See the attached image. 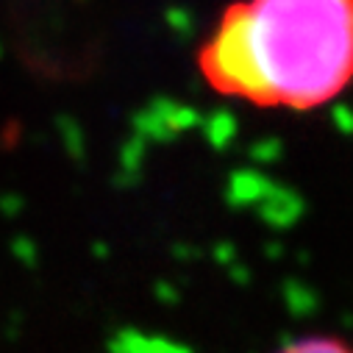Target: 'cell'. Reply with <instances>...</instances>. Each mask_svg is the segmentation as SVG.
I'll return each mask as SVG.
<instances>
[{
	"label": "cell",
	"mask_w": 353,
	"mask_h": 353,
	"mask_svg": "<svg viewBox=\"0 0 353 353\" xmlns=\"http://www.w3.org/2000/svg\"><path fill=\"white\" fill-rule=\"evenodd\" d=\"M276 353H353V345L334 334H306L284 342Z\"/></svg>",
	"instance_id": "cell-2"
},
{
	"label": "cell",
	"mask_w": 353,
	"mask_h": 353,
	"mask_svg": "<svg viewBox=\"0 0 353 353\" xmlns=\"http://www.w3.org/2000/svg\"><path fill=\"white\" fill-rule=\"evenodd\" d=\"M195 67L214 95L253 109H323L353 83V0H234Z\"/></svg>",
	"instance_id": "cell-1"
}]
</instances>
